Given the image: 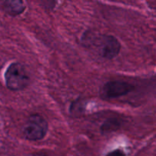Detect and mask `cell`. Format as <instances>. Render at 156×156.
I'll list each match as a JSON object with an SVG mask.
<instances>
[{
	"label": "cell",
	"instance_id": "obj_2",
	"mask_svg": "<svg viewBox=\"0 0 156 156\" xmlns=\"http://www.w3.org/2000/svg\"><path fill=\"white\" fill-rule=\"evenodd\" d=\"M48 125L42 116L34 114L28 118L23 129V134L27 140L37 141L44 138L47 133Z\"/></svg>",
	"mask_w": 156,
	"mask_h": 156
},
{
	"label": "cell",
	"instance_id": "obj_5",
	"mask_svg": "<svg viewBox=\"0 0 156 156\" xmlns=\"http://www.w3.org/2000/svg\"><path fill=\"white\" fill-rule=\"evenodd\" d=\"M3 10L11 16H17L24 12L26 5L23 0H1Z\"/></svg>",
	"mask_w": 156,
	"mask_h": 156
},
{
	"label": "cell",
	"instance_id": "obj_8",
	"mask_svg": "<svg viewBox=\"0 0 156 156\" xmlns=\"http://www.w3.org/2000/svg\"><path fill=\"white\" fill-rule=\"evenodd\" d=\"M30 156H47V155L44 153H35V154H33V155Z\"/></svg>",
	"mask_w": 156,
	"mask_h": 156
},
{
	"label": "cell",
	"instance_id": "obj_4",
	"mask_svg": "<svg viewBox=\"0 0 156 156\" xmlns=\"http://www.w3.org/2000/svg\"><path fill=\"white\" fill-rule=\"evenodd\" d=\"M133 88V87L126 82L112 81L104 85L101 91V94L104 98H115L128 94L132 91Z\"/></svg>",
	"mask_w": 156,
	"mask_h": 156
},
{
	"label": "cell",
	"instance_id": "obj_7",
	"mask_svg": "<svg viewBox=\"0 0 156 156\" xmlns=\"http://www.w3.org/2000/svg\"><path fill=\"white\" fill-rule=\"evenodd\" d=\"M106 156H126V155H125V153L122 150L117 149V150H114L108 153Z\"/></svg>",
	"mask_w": 156,
	"mask_h": 156
},
{
	"label": "cell",
	"instance_id": "obj_1",
	"mask_svg": "<svg viewBox=\"0 0 156 156\" xmlns=\"http://www.w3.org/2000/svg\"><path fill=\"white\" fill-rule=\"evenodd\" d=\"M6 86L12 91H21L28 85L30 77L27 70L18 62L12 63L5 73Z\"/></svg>",
	"mask_w": 156,
	"mask_h": 156
},
{
	"label": "cell",
	"instance_id": "obj_3",
	"mask_svg": "<svg viewBox=\"0 0 156 156\" xmlns=\"http://www.w3.org/2000/svg\"><path fill=\"white\" fill-rule=\"evenodd\" d=\"M96 41L98 54L105 59H113L120 53V42L112 35H102Z\"/></svg>",
	"mask_w": 156,
	"mask_h": 156
},
{
	"label": "cell",
	"instance_id": "obj_6",
	"mask_svg": "<svg viewBox=\"0 0 156 156\" xmlns=\"http://www.w3.org/2000/svg\"><path fill=\"white\" fill-rule=\"evenodd\" d=\"M119 124L116 120H108L105 124L102 126L101 129L104 132H111V131L117 130L119 128Z\"/></svg>",
	"mask_w": 156,
	"mask_h": 156
}]
</instances>
